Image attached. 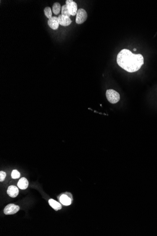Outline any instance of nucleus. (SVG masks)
I'll list each match as a JSON object with an SVG mask.
<instances>
[{
  "instance_id": "nucleus-6",
  "label": "nucleus",
  "mask_w": 157,
  "mask_h": 236,
  "mask_svg": "<svg viewBox=\"0 0 157 236\" xmlns=\"http://www.w3.org/2000/svg\"><path fill=\"white\" fill-rule=\"evenodd\" d=\"M48 24L51 29L57 30L58 28L59 23L58 17L52 16L51 18L48 19Z\"/></svg>"
},
{
  "instance_id": "nucleus-9",
  "label": "nucleus",
  "mask_w": 157,
  "mask_h": 236,
  "mask_svg": "<svg viewBox=\"0 0 157 236\" xmlns=\"http://www.w3.org/2000/svg\"><path fill=\"white\" fill-rule=\"evenodd\" d=\"M28 184H29V183H28L27 179L23 177V178L20 179L19 181H18L17 186L21 190H26L28 187Z\"/></svg>"
},
{
  "instance_id": "nucleus-1",
  "label": "nucleus",
  "mask_w": 157,
  "mask_h": 236,
  "mask_svg": "<svg viewBox=\"0 0 157 236\" xmlns=\"http://www.w3.org/2000/svg\"><path fill=\"white\" fill-rule=\"evenodd\" d=\"M117 62L119 67L130 73L135 72L141 68L144 63L142 54H133L131 51L123 49L117 57Z\"/></svg>"
},
{
  "instance_id": "nucleus-11",
  "label": "nucleus",
  "mask_w": 157,
  "mask_h": 236,
  "mask_svg": "<svg viewBox=\"0 0 157 236\" xmlns=\"http://www.w3.org/2000/svg\"><path fill=\"white\" fill-rule=\"evenodd\" d=\"M48 203L55 210L57 211L58 210H60L62 208V206L60 204H59L58 202L53 199H50L48 200Z\"/></svg>"
},
{
  "instance_id": "nucleus-17",
  "label": "nucleus",
  "mask_w": 157,
  "mask_h": 236,
  "mask_svg": "<svg viewBox=\"0 0 157 236\" xmlns=\"http://www.w3.org/2000/svg\"><path fill=\"white\" fill-rule=\"evenodd\" d=\"M137 51V49H134V51Z\"/></svg>"
},
{
  "instance_id": "nucleus-4",
  "label": "nucleus",
  "mask_w": 157,
  "mask_h": 236,
  "mask_svg": "<svg viewBox=\"0 0 157 236\" xmlns=\"http://www.w3.org/2000/svg\"><path fill=\"white\" fill-rule=\"evenodd\" d=\"M66 2L70 15L72 16H75L78 10L77 3L72 0H66Z\"/></svg>"
},
{
  "instance_id": "nucleus-2",
  "label": "nucleus",
  "mask_w": 157,
  "mask_h": 236,
  "mask_svg": "<svg viewBox=\"0 0 157 236\" xmlns=\"http://www.w3.org/2000/svg\"><path fill=\"white\" fill-rule=\"evenodd\" d=\"M106 96L108 102L112 104L117 103L120 99L119 93L113 89L107 90L106 92Z\"/></svg>"
},
{
  "instance_id": "nucleus-8",
  "label": "nucleus",
  "mask_w": 157,
  "mask_h": 236,
  "mask_svg": "<svg viewBox=\"0 0 157 236\" xmlns=\"http://www.w3.org/2000/svg\"><path fill=\"white\" fill-rule=\"evenodd\" d=\"M18 193H19V190L17 188V187L15 186H10L7 190V194L11 197L14 198L16 197L18 195Z\"/></svg>"
},
{
  "instance_id": "nucleus-14",
  "label": "nucleus",
  "mask_w": 157,
  "mask_h": 236,
  "mask_svg": "<svg viewBox=\"0 0 157 236\" xmlns=\"http://www.w3.org/2000/svg\"><path fill=\"white\" fill-rule=\"evenodd\" d=\"M44 14L45 16L48 19H50L52 17V10L50 7H46L44 9Z\"/></svg>"
},
{
  "instance_id": "nucleus-5",
  "label": "nucleus",
  "mask_w": 157,
  "mask_h": 236,
  "mask_svg": "<svg viewBox=\"0 0 157 236\" xmlns=\"http://www.w3.org/2000/svg\"><path fill=\"white\" fill-rule=\"evenodd\" d=\"M20 210V207L17 205L13 204H9L5 207L4 213L6 215H14Z\"/></svg>"
},
{
  "instance_id": "nucleus-12",
  "label": "nucleus",
  "mask_w": 157,
  "mask_h": 236,
  "mask_svg": "<svg viewBox=\"0 0 157 236\" xmlns=\"http://www.w3.org/2000/svg\"><path fill=\"white\" fill-rule=\"evenodd\" d=\"M52 9L53 13H54V14L56 15H57L60 13L61 10L60 4L58 2H55L53 4Z\"/></svg>"
},
{
  "instance_id": "nucleus-3",
  "label": "nucleus",
  "mask_w": 157,
  "mask_h": 236,
  "mask_svg": "<svg viewBox=\"0 0 157 236\" xmlns=\"http://www.w3.org/2000/svg\"><path fill=\"white\" fill-rule=\"evenodd\" d=\"M88 15L86 11L83 9H78L76 17V23L82 24L87 19Z\"/></svg>"
},
{
  "instance_id": "nucleus-10",
  "label": "nucleus",
  "mask_w": 157,
  "mask_h": 236,
  "mask_svg": "<svg viewBox=\"0 0 157 236\" xmlns=\"http://www.w3.org/2000/svg\"><path fill=\"white\" fill-rule=\"evenodd\" d=\"M59 200L61 203L65 206H69L72 203L71 198L66 195H62L60 197Z\"/></svg>"
},
{
  "instance_id": "nucleus-13",
  "label": "nucleus",
  "mask_w": 157,
  "mask_h": 236,
  "mask_svg": "<svg viewBox=\"0 0 157 236\" xmlns=\"http://www.w3.org/2000/svg\"><path fill=\"white\" fill-rule=\"evenodd\" d=\"M61 15L64 16L68 17H69L71 16V15L69 13L68 7L66 5H63L61 7Z\"/></svg>"
},
{
  "instance_id": "nucleus-15",
  "label": "nucleus",
  "mask_w": 157,
  "mask_h": 236,
  "mask_svg": "<svg viewBox=\"0 0 157 236\" xmlns=\"http://www.w3.org/2000/svg\"><path fill=\"white\" fill-rule=\"evenodd\" d=\"M20 173L18 171L16 170H14L11 173V177L13 179H18L20 178Z\"/></svg>"
},
{
  "instance_id": "nucleus-7",
  "label": "nucleus",
  "mask_w": 157,
  "mask_h": 236,
  "mask_svg": "<svg viewBox=\"0 0 157 236\" xmlns=\"http://www.w3.org/2000/svg\"><path fill=\"white\" fill-rule=\"evenodd\" d=\"M58 18L59 25L63 27L69 26L72 22L70 17L62 15L61 14L58 16Z\"/></svg>"
},
{
  "instance_id": "nucleus-16",
  "label": "nucleus",
  "mask_w": 157,
  "mask_h": 236,
  "mask_svg": "<svg viewBox=\"0 0 157 236\" xmlns=\"http://www.w3.org/2000/svg\"><path fill=\"white\" fill-rule=\"evenodd\" d=\"M6 176V174L5 173V171H0V181L2 182L5 180Z\"/></svg>"
}]
</instances>
